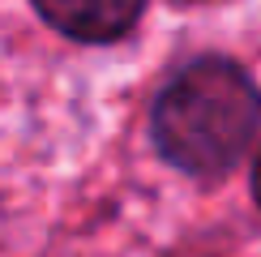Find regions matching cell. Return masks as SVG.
Returning a JSON list of instances; mask_svg holds the SVG:
<instances>
[{
  "mask_svg": "<svg viewBox=\"0 0 261 257\" xmlns=\"http://www.w3.org/2000/svg\"><path fill=\"white\" fill-rule=\"evenodd\" d=\"M261 124V90L223 56L189 60L154 99L150 133L167 163L189 176H223Z\"/></svg>",
  "mask_w": 261,
  "mask_h": 257,
  "instance_id": "1",
  "label": "cell"
},
{
  "mask_svg": "<svg viewBox=\"0 0 261 257\" xmlns=\"http://www.w3.org/2000/svg\"><path fill=\"white\" fill-rule=\"evenodd\" d=\"M35 9L77 43H112L137 26L146 0H35Z\"/></svg>",
  "mask_w": 261,
  "mask_h": 257,
  "instance_id": "2",
  "label": "cell"
},
{
  "mask_svg": "<svg viewBox=\"0 0 261 257\" xmlns=\"http://www.w3.org/2000/svg\"><path fill=\"white\" fill-rule=\"evenodd\" d=\"M253 193H257V206H261V155H257V167H253Z\"/></svg>",
  "mask_w": 261,
  "mask_h": 257,
  "instance_id": "3",
  "label": "cell"
}]
</instances>
